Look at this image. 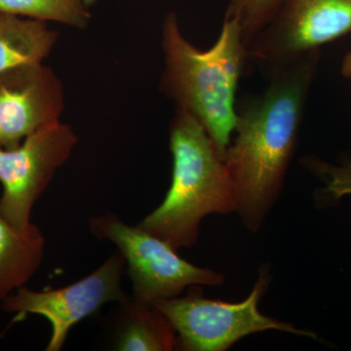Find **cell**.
I'll return each mask as SVG.
<instances>
[{
  "label": "cell",
  "mask_w": 351,
  "mask_h": 351,
  "mask_svg": "<svg viewBox=\"0 0 351 351\" xmlns=\"http://www.w3.org/2000/svg\"><path fill=\"white\" fill-rule=\"evenodd\" d=\"M319 56L313 51L272 69L265 91L237 110V136L225 162L237 212L251 232L260 230L282 191Z\"/></svg>",
  "instance_id": "cell-1"
},
{
  "label": "cell",
  "mask_w": 351,
  "mask_h": 351,
  "mask_svg": "<svg viewBox=\"0 0 351 351\" xmlns=\"http://www.w3.org/2000/svg\"><path fill=\"white\" fill-rule=\"evenodd\" d=\"M161 43V91L204 127L225 160L237 122V85L248 59L239 19L225 17L218 40L202 51L184 38L177 15L170 13Z\"/></svg>",
  "instance_id": "cell-2"
},
{
  "label": "cell",
  "mask_w": 351,
  "mask_h": 351,
  "mask_svg": "<svg viewBox=\"0 0 351 351\" xmlns=\"http://www.w3.org/2000/svg\"><path fill=\"white\" fill-rule=\"evenodd\" d=\"M172 182L163 202L137 226L176 251L191 248L202 219L237 212V199L225 160L204 127L176 108L170 125Z\"/></svg>",
  "instance_id": "cell-3"
},
{
  "label": "cell",
  "mask_w": 351,
  "mask_h": 351,
  "mask_svg": "<svg viewBox=\"0 0 351 351\" xmlns=\"http://www.w3.org/2000/svg\"><path fill=\"white\" fill-rule=\"evenodd\" d=\"M271 279L269 267L263 265L251 294L239 302L207 299L200 286L196 285L189 287L184 297L160 300L154 304L174 326L180 350L225 351L244 337L267 330L317 339L313 332L298 329L261 313L258 304Z\"/></svg>",
  "instance_id": "cell-4"
},
{
  "label": "cell",
  "mask_w": 351,
  "mask_h": 351,
  "mask_svg": "<svg viewBox=\"0 0 351 351\" xmlns=\"http://www.w3.org/2000/svg\"><path fill=\"white\" fill-rule=\"evenodd\" d=\"M89 226L95 237L112 242L123 256L136 301L154 304L179 297L191 286L225 283L223 274L189 263L164 240L126 225L117 215L93 217Z\"/></svg>",
  "instance_id": "cell-5"
},
{
  "label": "cell",
  "mask_w": 351,
  "mask_h": 351,
  "mask_svg": "<svg viewBox=\"0 0 351 351\" xmlns=\"http://www.w3.org/2000/svg\"><path fill=\"white\" fill-rule=\"evenodd\" d=\"M125 265L122 254L115 252L91 274L66 287L43 291L27 286L18 289L2 302V309L15 313V320H22L29 314L43 316L52 329L45 350H61L69 331L80 321L108 302L119 304L128 299L121 285Z\"/></svg>",
  "instance_id": "cell-6"
},
{
  "label": "cell",
  "mask_w": 351,
  "mask_h": 351,
  "mask_svg": "<svg viewBox=\"0 0 351 351\" xmlns=\"http://www.w3.org/2000/svg\"><path fill=\"white\" fill-rule=\"evenodd\" d=\"M77 143L73 129L61 121L32 134L15 149L0 147V212L7 221L18 228L32 223L34 205Z\"/></svg>",
  "instance_id": "cell-7"
},
{
  "label": "cell",
  "mask_w": 351,
  "mask_h": 351,
  "mask_svg": "<svg viewBox=\"0 0 351 351\" xmlns=\"http://www.w3.org/2000/svg\"><path fill=\"white\" fill-rule=\"evenodd\" d=\"M350 32L351 0H285L246 49L271 71Z\"/></svg>",
  "instance_id": "cell-8"
},
{
  "label": "cell",
  "mask_w": 351,
  "mask_h": 351,
  "mask_svg": "<svg viewBox=\"0 0 351 351\" xmlns=\"http://www.w3.org/2000/svg\"><path fill=\"white\" fill-rule=\"evenodd\" d=\"M63 83L43 63L0 73V147L12 149L25 138L61 122Z\"/></svg>",
  "instance_id": "cell-9"
},
{
  "label": "cell",
  "mask_w": 351,
  "mask_h": 351,
  "mask_svg": "<svg viewBox=\"0 0 351 351\" xmlns=\"http://www.w3.org/2000/svg\"><path fill=\"white\" fill-rule=\"evenodd\" d=\"M45 237L34 223L18 228L0 212V304L29 283L44 258Z\"/></svg>",
  "instance_id": "cell-10"
},
{
  "label": "cell",
  "mask_w": 351,
  "mask_h": 351,
  "mask_svg": "<svg viewBox=\"0 0 351 351\" xmlns=\"http://www.w3.org/2000/svg\"><path fill=\"white\" fill-rule=\"evenodd\" d=\"M121 306L114 350L171 351L177 350L178 336L167 316L154 304L128 297Z\"/></svg>",
  "instance_id": "cell-11"
},
{
  "label": "cell",
  "mask_w": 351,
  "mask_h": 351,
  "mask_svg": "<svg viewBox=\"0 0 351 351\" xmlns=\"http://www.w3.org/2000/svg\"><path fill=\"white\" fill-rule=\"evenodd\" d=\"M59 36L44 21L0 13V73L22 64L43 63Z\"/></svg>",
  "instance_id": "cell-12"
},
{
  "label": "cell",
  "mask_w": 351,
  "mask_h": 351,
  "mask_svg": "<svg viewBox=\"0 0 351 351\" xmlns=\"http://www.w3.org/2000/svg\"><path fill=\"white\" fill-rule=\"evenodd\" d=\"M0 13L60 24L83 29L91 13L82 0H0Z\"/></svg>",
  "instance_id": "cell-13"
},
{
  "label": "cell",
  "mask_w": 351,
  "mask_h": 351,
  "mask_svg": "<svg viewBox=\"0 0 351 351\" xmlns=\"http://www.w3.org/2000/svg\"><path fill=\"white\" fill-rule=\"evenodd\" d=\"M285 0H230L226 17L239 19L245 45L269 24Z\"/></svg>",
  "instance_id": "cell-14"
},
{
  "label": "cell",
  "mask_w": 351,
  "mask_h": 351,
  "mask_svg": "<svg viewBox=\"0 0 351 351\" xmlns=\"http://www.w3.org/2000/svg\"><path fill=\"white\" fill-rule=\"evenodd\" d=\"M302 164L324 181L326 188L323 191L332 199L339 200L343 196L351 195V162L335 166L314 157H307L302 159Z\"/></svg>",
  "instance_id": "cell-15"
},
{
  "label": "cell",
  "mask_w": 351,
  "mask_h": 351,
  "mask_svg": "<svg viewBox=\"0 0 351 351\" xmlns=\"http://www.w3.org/2000/svg\"><path fill=\"white\" fill-rule=\"evenodd\" d=\"M341 73L343 77L351 80V51L346 53L341 64Z\"/></svg>",
  "instance_id": "cell-16"
},
{
  "label": "cell",
  "mask_w": 351,
  "mask_h": 351,
  "mask_svg": "<svg viewBox=\"0 0 351 351\" xmlns=\"http://www.w3.org/2000/svg\"><path fill=\"white\" fill-rule=\"evenodd\" d=\"M83 3L85 4V5L89 7H91L92 5H94L95 3H96L97 0H82Z\"/></svg>",
  "instance_id": "cell-17"
}]
</instances>
